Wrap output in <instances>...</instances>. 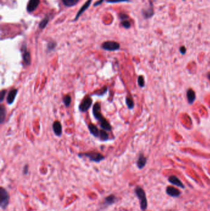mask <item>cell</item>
I'll return each instance as SVG.
<instances>
[{
  "label": "cell",
  "mask_w": 210,
  "mask_h": 211,
  "mask_svg": "<svg viewBox=\"0 0 210 211\" xmlns=\"http://www.w3.org/2000/svg\"><path fill=\"white\" fill-rule=\"evenodd\" d=\"M101 107L99 102H96L94 104L93 108V115L96 119L98 120L100 124V127L106 131H111L112 128L110 123L107 121V119L102 116L101 114Z\"/></svg>",
  "instance_id": "1"
},
{
  "label": "cell",
  "mask_w": 210,
  "mask_h": 211,
  "mask_svg": "<svg viewBox=\"0 0 210 211\" xmlns=\"http://www.w3.org/2000/svg\"><path fill=\"white\" fill-rule=\"evenodd\" d=\"M135 193H136L137 197L140 203V206L142 210H145L147 208L148 203L146 198V194L144 190L140 187L137 186L135 188Z\"/></svg>",
  "instance_id": "2"
},
{
  "label": "cell",
  "mask_w": 210,
  "mask_h": 211,
  "mask_svg": "<svg viewBox=\"0 0 210 211\" xmlns=\"http://www.w3.org/2000/svg\"><path fill=\"white\" fill-rule=\"evenodd\" d=\"M80 157H86L89 159L90 161L94 162L96 163H99L103 161L105 159V157L101 154L94 151L88 152V153H83L78 154Z\"/></svg>",
  "instance_id": "3"
},
{
  "label": "cell",
  "mask_w": 210,
  "mask_h": 211,
  "mask_svg": "<svg viewBox=\"0 0 210 211\" xmlns=\"http://www.w3.org/2000/svg\"><path fill=\"white\" fill-rule=\"evenodd\" d=\"M10 196L7 190L3 187H0V206L2 209H6L9 203Z\"/></svg>",
  "instance_id": "4"
},
{
  "label": "cell",
  "mask_w": 210,
  "mask_h": 211,
  "mask_svg": "<svg viewBox=\"0 0 210 211\" xmlns=\"http://www.w3.org/2000/svg\"><path fill=\"white\" fill-rule=\"evenodd\" d=\"M142 14L143 17L144 18V19H145L152 18L154 16L155 14L154 6L152 0H149L148 6L142 10Z\"/></svg>",
  "instance_id": "5"
},
{
  "label": "cell",
  "mask_w": 210,
  "mask_h": 211,
  "mask_svg": "<svg viewBox=\"0 0 210 211\" xmlns=\"http://www.w3.org/2000/svg\"><path fill=\"white\" fill-rule=\"evenodd\" d=\"M119 47L120 46H119V44L118 43L113 41H107L104 42L101 46L103 50L109 51H116L119 49Z\"/></svg>",
  "instance_id": "6"
},
{
  "label": "cell",
  "mask_w": 210,
  "mask_h": 211,
  "mask_svg": "<svg viewBox=\"0 0 210 211\" xmlns=\"http://www.w3.org/2000/svg\"><path fill=\"white\" fill-rule=\"evenodd\" d=\"M93 100L89 96H88L85 97L80 103L79 106V110L82 112H84L91 108Z\"/></svg>",
  "instance_id": "7"
},
{
  "label": "cell",
  "mask_w": 210,
  "mask_h": 211,
  "mask_svg": "<svg viewBox=\"0 0 210 211\" xmlns=\"http://www.w3.org/2000/svg\"><path fill=\"white\" fill-rule=\"evenodd\" d=\"M22 59L24 65L27 66L31 64V56L30 54L28 51H27V48L25 46H23L22 48Z\"/></svg>",
  "instance_id": "8"
},
{
  "label": "cell",
  "mask_w": 210,
  "mask_h": 211,
  "mask_svg": "<svg viewBox=\"0 0 210 211\" xmlns=\"http://www.w3.org/2000/svg\"><path fill=\"white\" fill-rule=\"evenodd\" d=\"M116 201H117V199H116L115 196L114 194H110L103 200L102 207H107L115 204Z\"/></svg>",
  "instance_id": "9"
},
{
  "label": "cell",
  "mask_w": 210,
  "mask_h": 211,
  "mask_svg": "<svg viewBox=\"0 0 210 211\" xmlns=\"http://www.w3.org/2000/svg\"><path fill=\"white\" fill-rule=\"evenodd\" d=\"M166 192L168 195L174 198L179 197L181 194V191H180L177 188L172 186H168L166 189Z\"/></svg>",
  "instance_id": "10"
},
{
  "label": "cell",
  "mask_w": 210,
  "mask_h": 211,
  "mask_svg": "<svg viewBox=\"0 0 210 211\" xmlns=\"http://www.w3.org/2000/svg\"><path fill=\"white\" fill-rule=\"evenodd\" d=\"M18 89H12L9 92L6 98V101L9 105H11L12 104L14 103V100L16 99V96L18 95Z\"/></svg>",
  "instance_id": "11"
},
{
  "label": "cell",
  "mask_w": 210,
  "mask_h": 211,
  "mask_svg": "<svg viewBox=\"0 0 210 211\" xmlns=\"http://www.w3.org/2000/svg\"><path fill=\"white\" fill-rule=\"evenodd\" d=\"M52 130L57 137H61L62 134V127L59 121H55L52 124Z\"/></svg>",
  "instance_id": "12"
},
{
  "label": "cell",
  "mask_w": 210,
  "mask_h": 211,
  "mask_svg": "<svg viewBox=\"0 0 210 211\" xmlns=\"http://www.w3.org/2000/svg\"><path fill=\"white\" fill-rule=\"evenodd\" d=\"M168 181L169 182L176 187H180L183 189L185 188V187L184 185V184L181 182V181L175 175H171L170 177H169L168 178Z\"/></svg>",
  "instance_id": "13"
},
{
  "label": "cell",
  "mask_w": 210,
  "mask_h": 211,
  "mask_svg": "<svg viewBox=\"0 0 210 211\" xmlns=\"http://www.w3.org/2000/svg\"><path fill=\"white\" fill-rule=\"evenodd\" d=\"M40 3V0H30L27 5V11L28 12H33L38 7Z\"/></svg>",
  "instance_id": "14"
},
{
  "label": "cell",
  "mask_w": 210,
  "mask_h": 211,
  "mask_svg": "<svg viewBox=\"0 0 210 211\" xmlns=\"http://www.w3.org/2000/svg\"><path fill=\"white\" fill-rule=\"evenodd\" d=\"M88 129L89 130L90 133H91L93 136H94L96 138H99L100 135V130L97 128V127L93 124H89L88 125Z\"/></svg>",
  "instance_id": "15"
},
{
  "label": "cell",
  "mask_w": 210,
  "mask_h": 211,
  "mask_svg": "<svg viewBox=\"0 0 210 211\" xmlns=\"http://www.w3.org/2000/svg\"><path fill=\"white\" fill-rule=\"evenodd\" d=\"M146 163H147L146 157L144 156L143 154H140V155L138 157V159L137 161V162H136L137 167L139 169H142L145 167Z\"/></svg>",
  "instance_id": "16"
},
{
  "label": "cell",
  "mask_w": 210,
  "mask_h": 211,
  "mask_svg": "<svg viewBox=\"0 0 210 211\" xmlns=\"http://www.w3.org/2000/svg\"><path fill=\"white\" fill-rule=\"evenodd\" d=\"M187 98L188 99V101L190 104H193V102L196 100V93L193 91V90L191 88L189 89L187 92Z\"/></svg>",
  "instance_id": "17"
},
{
  "label": "cell",
  "mask_w": 210,
  "mask_h": 211,
  "mask_svg": "<svg viewBox=\"0 0 210 211\" xmlns=\"http://www.w3.org/2000/svg\"><path fill=\"white\" fill-rule=\"evenodd\" d=\"M91 2H92V0H88V1L85 3V4L81 7V8L80 9V11L77 13V16L75 17V20H77L81 16V15L86 11V9H87V8L90 6V5H91Z\"/></svg>",
  "instance_id": "18"
},
{
  "label": "cell",
  "mask_w": 210,
  "mask_h": 211,
  "mask_svg": "<svg viewBox=\"0 0 210 211\" xmlns=\"http://www.w3.org/2000/svg\"><path fill=\"white\" fill-rule=\"evenodd\" d=\"M6 115V109L3 105L0 106V123L3 124L5 121Z\"/></svg>",
  "instance_id": "19"
},
{
  "label": "cell",
  "mask_w": 210,
  "mask_h": 211,
  "mask_svg": "<svg viewBox=\"0 0 210 211\" xmlns=\"http://www.w3.org/2000/svg\"><path fill=\"white\" fill-rule=\"evenodd\" d=\"M99 138L102 141H107L109 138V134L107 133V131L104 130H100V135H99Z\"/></svg>",
  "instance_id": "20"
},
{
  "label": "cell",
  "mask_w": 210,
  "mask_h": 211,
  "mask_svg": "<svg viewBox=\"0 0 210 211\" xmlns=\"http://www.w3.org/2000/svg\"><path fill=\"white\" fill-rule=\"evenodd\" d=\"M78 1L79 0H62V2L65 6L71 7L75 5Z\"/></svg>",
  "instance_id": "21"
},
{
  "label": "cell",
  "mask_w": 210,
  "mask_h": 211,
  "mask_svg": "<svg viewBox=\"0 0 210 211\" xmlns=\"http://www.w3.org/2000/svg\"><path fill=\"white\" fill-rule=\"evenodd\" d=\"M107 86H103L102 87L101 89H100L98 91H97V92L94 93V95L97 96H103L105 94H106L107 92Z\"/></svg>",
  "instance_id": "22"
},
{
  "label": "cell",
  "mask_w": 210,
  "mask_h": 211,
  "mask_svg": "<svg viewBox=\"0 0 210 211\" xmlns=\"http://www.w3.org/2000/svg\"><path fill=\"white\" fill-rule=\"evenodd\" d=\"M126 106H128V108L129 109H132L134 107V101L132 100V99L130 97H128L127 96L126 98Z\"/></svg>",
  "instance_id": "23"
},
{
  "label": "cell",
  "mask_w": 210,
  "mask_h": 211,
  "mask_svg": "<svg viewBox=\"0 0 210 211\" xmlns=\"http://www.w3.org/2000/svg\"><path fill=\"white\" fill-rule=\"evenodd\" d=\"M63 102L66 108L69 107L70 106L71 102H72V98L70 95H66L65 96H64L63 98Z\"/></svg>",
  "instance_id": "24"
},
{
  "label": "cell",
  "mask_w": 210,
  "mask_h": 211,
  "mask_svg": "<svg viewBox=\"0 0 210 211\" xmlns=\"http://www.w3.org/2000/svg\"><path fill=\"white\" fill-rule=\"evenodd\" d=\"M48 18H44V19H43L40 23V25H39V27L41 29L44 28L46 26V25L48 24Z\"/></svg>",
  "instance_id": "25"
},
{
  "label": "cell",
  "mask_w": 210,
  "mask_h": 211,
  "mask_svg": "<svg viewBox=\"0 0 210 211\" xmlns=\"http://www.w3.org/2000/svg\"><path fill=\"white\" fill-rule=\"evenodd\" d=\"M56 44L55 42H49L48 44V47H47L48 51H51L54 50V48H56Z\"/></svg>",
  "instance_id": "26"
},
{
  "label": "cell",
  "mask_w": 210,
  "mask_h": 211,
  "mask_svg": "<svg viewBox=\"0 0 210 211\" xmlns=\"http://www.w3.org/2000/svg\"><path fill=\"white\" fill-rule=\"evenodd\" d=\"M138 85H139V86H141V87L144 86V85H145L144 79L143 76H142V75H140V76H139V77L138 79Z\"/></svg>",
  "instance_id": "27"
},
{
  "label": "cell",
  "mask_w": 210,
  "mask_h": 211,
  "mask_svg": "<svg viewBox=\"0 0 210 211\" xmlns=\"http://www.w3.org/2000/svg\"><path fill=\"white\" fill-rule=\"evenodd\" d=\"M6 89L2 90L1 93H0V101H1V102L3 101V100L5 99V95H6Z\"/></svg>",
  "instance_id": "28"
},
{
  "label": "cell",
  "mask_w": 210,
  "mask_h": 211,
  "mask_svg": "<svg viewBox=\"0 0 210 211\" xmlns=\"http://www.w3.org/2000/svg\"><path fill=\"white\" fill-rule=\"evenodd\" d=\"M129 2V0H107V2L108 3H120V2Z\"/></svg>",
  "instance_id": "29"
},
{
  "label": "cell",
  "mask_w": 210,
  "mask_h": 211,
  "mask_svg": "<svg viewBox=\"0 0 210 211\" xmlns=\"http://www.w3.org/2000/svg\"><path fill=\"white\" fill-rule=\"evenodd\" d=\"M122 24L125 28H129L131 27V24L128 21H124L123 22H122Z\"/></svg>",
  "instance_id": "30"
},
{
  "label": "cell",
  "mask_w": 210,
  "mask_h": 211,
  "mask_svg": "<svg viewBox=\"0 0 210 211\" xmlns=\"http://www.w3.org/2000/svg\"><path fill=\"white\" fill-rule=\"evenodd\" d=\"M28 173V165H24V167L23 168V174L24 175H27Z\"/></svg>",
  "instance_id": "31"
},
{
  "label": "cell",
  "mask_w": 210,
  "mask_h": 211,
  "mask_svg": "<svg viewBox=\"0 0 210 211\" xmlns=\"http://www.w3.org/2000/svg\"><path fill=\"white\" fill-rule=\"evenodd\" d=\"M179 51H180V53H181L182 54H184L186 53V48L185 47L182 46L181 48H180Z\"/></svg>",
  "instance_id": "32"
},
{
  "label": "cell",
  "mask_w": 210,
  "mask_h": 211,
  "mask_svg": "<svg viewBox=\"0 0 210 211\" xmlns=\"http://www.w3.org/2000/svg\"><path fill=\"white\" fill-rule=\"evenodd\" d=\"M120 18H121V19L123 20V19L128 18V16H126V14H122V15H120Z\"/></svg>",
  "instance_id": "33"
},
{
  "label": "cell",
  "mask_w": 210,
  "mask_h": 211,
  "mask_svg": "<svg viewBox=\"0 0 210 211\" xmlns=\"http://www.w3.org/2000/svg\"><path fill=\"white\" fill-rule=\"evenodd\" d=\"M103 1V0H100V1H98L97 2H96V3L94 4V6H97V5H99Z\"/></svg>",
  "instance_id": "34"
},
{
  "label": "cell",
  "mask_w": 210,
  "mask_h": 211,
  "mask_svg": "<svg viewBox=\"0 0 210 211\" xmlns=\"http://www.w3.org/2000/svg\"><path fill=\"white\" fill-rule=\"evenodd\" d=\"M207 77H208V79L210 80V72H209V73H208V75H207Z\"/></svg>",
  "instance_id": "35"
},
{
  "label": "cell",
  "mask_w": 210,
  "mask_h": 211,
  "mask_svg": "<svg viewBox=\"0 0 210 211\" xmlns=\"http://www.w3.org/2000/svg\"><path fill=\"white\" fill-rule=\"evenodd\" d=\"M183 1H186V0H183Z\"/></svg>",
  "instance_id": "36"
}]
</instances>
